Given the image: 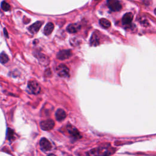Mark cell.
I'll list each match as a JSON object with an SVG mask.
<instances>
[{
    "label": "cell",
    "mask_w": 156,
    "mask_h": 156,
    "mask_svg": "<svg viewBox=\"0 0 156 156\" xmlns=\"http://www.w3.org/2000/svg\"><path fill=\"white\" fill-rule=\"evenodd\" d=\"M114 148H100L91 150L89 152L90 156H108L113 153Z\"/></svg>",
    "instance_id": "obj_1"
},
{
    "label": "cell",
    "mask_w": 156,
    "mask_h": 156,
    "mask_svg": "<svg viewBox=\"0 0 156 156\" xmlns=\"http://www.w3.org/2000/svg\"><path fill=\"white\" fill-rule=\"evenodd\" d=\"M27 88L30 93L37 95L40 92V87L36 81H30L27 84Z\"/></svg>",
    "instance_id": "obj_2"
},
{
    "label": "cell",
    "mask_w": 156,
    "mask_h": 156,
    "mask_svg": "<svg viewBox=\"0 0 156 156\" xmlns=\"http://www.w3.org/2000/svg\"><path fill=\"white\" fill-rule=\"evenodd\" d=\"M107 4L108 8L113 12L120 11L122 6L118 0H107Z\"/></svg>",
    "instance_id": "obj_3"
},
{
    "label": "cell",
    "mask_w": 156,
    "mask_h": 156,
    "mask_svg": "<svg viewBox=\"0 0 156 156\" xmlns=\"http://www.w3.org/2000/svg\"><path fill=\"white\" fill-rule=\"evenodd\" d=\"M56 73L57 74L63 77H68L70 76L69 69L64 64H60L56 68Z\"/></svg>",
    "instance_id": "obj_4"
},
{
    "label": "cell",
    "mask_w": 156,
    "mask_h": 156,
    "mask_svg": "<svg viewBox=\"0 0 156 156\" xmlns=\"http://www.w3.org/2000/svg\"><path fill=\"white\" fill-rule=\"evenodd\" d=\"M54 126V121L52 120H47L40 123V127L44 131L51 130Z\"/></svg>",
    "instance_id": "obj_5"
},
{
    "label": "cell",
    "mask_w": 156,
    "mask_h": 156,
    "mask_svg": "<svg viewBox=\"0 0 156 156\" xmlns=\"http://www.w3.org/2000/svg\"><path fill=\"white\" fill-rule=\"evenodd\" d=\"M72 56V53L71 50H62L58 53L57 54V58L59 60H65L70 58Z\"/></svg>",
    "instance_id": "obj_6"
},
{
    "label": "cell",
    "mask_w": 156,
    "mask_h": 156,
    "mask_svg": "<svg viewBox=\"0 0 156 156\" xmlns=\"http://www.w3.org/2000/svg\"><path fill=\"white\" fill-rule=\"evenodd\" d=\"M40 148L44 151H50L52 148V145L48 140L43 138L40 141Z\"/></svg>",
    "instance_id": "obj_7"
},
{
    "label": "cell",
    "mask_w": 156,
    "mask_h": 156,
    "mask_svg": "<svg viewBox=\"0 0 156 156\" xmlns=\"http://www.w3.org/2000/svg\"><path fill=\"white\" fill-rule=\"evenodd\" d=\"M133 14L131 12L126 13V14H124V16L123 17L122 19V23L124 25H130L133 20Z\"/></svg>",
    "instance_id": "obj_8"
},
{
    "label": "cell",
    "mask_w": 156,
    "mask_h": 156,
    "mask_svg": "<svg viewBox=\"0 0 156 156\" xmlns=\"http://www.w3.org/2000/svg\"><path fill=\"white\" fill-rule=\"evenodd\" d=\"M43 24V22H37L33 24L29 27V30L30 33L32 34H36L37 33L39 29H40L42 25Z\"/></svg>",
    "instance_id": "obj_9"
},
{
    "label": "cell",
    "mask_w": 156,
    "mask_h": 156,
    "mask_svg": "<svg viewBox=\"0 0 156 156\" xmlns=\"http://www.w3.org/2000/svg\"><path fill=\"white\" fill-rule=\"evenodd\" d=\"M67 130H68V132H69V134L73 137H75L76 138L81 137V135H80L79 131H78L75 127H74L71 125H68L67 126Z\"/></svg>",
    "instance_id": "obj_10"
},
{
    "label": "cell",
    "mask_w": 156,
    "mask_h": 156,
    "mask_svg": "<svg viewBox=\"0 0 156 156\" xmlns=\"http://www.w3.org/2000/svg\"><path fill=\"white\" fill-rule=\"evenodd\" d=\"M81 26L79 24L74 23V24L70 25L67 27V30L70 33H76L81 29Z\"/></svg>",
    "instance_id": "obj_11"
},
{
    "label": "cell",
    "mask_w": 156,
    "mask_h": 156,
    "mask_svg": "<svg viewBox=\"0 0 156 156\" xmlns=\"http://www.w3.org/2000/svg\"><path fill=\"white\" fill-rule=\"evenodd\" d=\"M100 39L99 37V35L98 34V33L95 32L93 33L90 39L91 46H98L100 44Z\"/></svg>",
    "instance_id": "obj_12"
},
{
    "label": "cell",
    "mask_w": 156,
    "mask_h": 156,
    "mask_svg": "<svg viewBox=\"0 0 156 156\" xmlns=\"http://www.w3.org/2000/svg\"><path fill=\"white\" fill-rule=\"evenodd\" d=\"M67 117V114L63 109L59 108L56 112V118L58 121L64 120Z\"/></svg>",
    "instance_id": "obj_13"
},
{
    "label": "cell",
    "mask_w": 156,
    "mask_h": 156,
    "mask_svg": "<svg viewBox=\"0 0 156 156\" xmlns=\"http://www.w3.org/2000/svg\"><path fill=\"white\" fill-rule=\"evenodd\" d=\"M37 58L39 59L40 64L44 66L48 65V64L50 63L49 59L42 54H39V57H37Z\"/></svg>",
    "instance_id": "obj_14"
},
{
    "label": "cell",
    "mask_w": 156,
    "mask_h": 156,
    "mask_svg": "<svg viewBox=\"0 0 156 156\" xmlns=\"http://www.w3.org/2000/svg\"><path fill=\"white\" fill-rule=\"evenodd\" d=\"M54 27V26L53 23H48L45 27V29H44L45 34L47 35V36L50 35L53 32Z\"/></svg>",
    "instance_id": "obj_15"
},
{
    "label": "cell",
    "mask_w": 156,
    "mask_h": 156,
    "mask_svg": "<svg viewBox=\"0 0 156 156\" xmlns=\"http://www.w3.org/2000/svg\"><path fill=\"white\" fill-rule=\"evenodd\" d=\"M100 24L101 26L104 28H108L110 27L111 26V23L110 21L105 19H101L100 20Z\"/></svg>",
    "instance_id": "obj_16"
},
{
    "label": "cell",
    "mask_w": 156,
    "mask_h": 156,
    "mask_svg": "<svg viewBox=\"0 0 156 156\" xmlns=\"http://www.w3.org/2000/svg\"><path fill=\"white\" fill-rule=\"evenodd\" d=\"M8 61H9V57H8V56L6 53L3 52L1 54V64H4L7 63Z\"/></svg>",
    "instance_id": "obj_17"
},
{
    "label": "cell",
    "mask_w": 156,
    "mask_h": 156,
    "mask_svg": "<svg viewBox=\"0 0 156 156\" xmlns=\"http://www.w3.org/2000/svg\"><path fill=\"white\" fill-rule=\"evenodd\" d=\"M1 8L4 11H8L10 9V6L7 2L3 1L1 3Z\"/></svg>",
    "instance_id": "obj_18"
},
{
    "label": "cell",
    "mask_w": 156,
    "mask_h": 156,
    "mask_svg": "<svg viewBox=\"0 0 156 156\" xmlns=\"http://www.w3.org/2000/svg\"><path fill=\"white\" fill-rule=\"evenodd\" d=\"M47 156H56V155H54V154H50V155H48Z\"/></svg>",
    "instance_id": "obj_19"
},
{
    "label": "cell",
    "mask_w": 156,
    "mask_h": 156,
    "mask_svg": "<svg viewBox=\"0 0 156 156\" xmlns=\"http://www.w3.org/2000/svg\"><path fill=\"white\" fill-rule=\"evenodd\" d=\"M154 13H155V14L156 15V8H155V10H154Z\"/></svg>",
    "instance_id": "obj_20"
},
{
    "label": "cell",
    "mask_w": 156,
    "mask_h": 156,
    "mask_svg": "<svg viewBox=\"0 0 156 156\" xmlns=\"http://www.w3.org/2000/svg\"><path fill=\"white\" fill-rule=\"evenodd\" d=\"M95 1H101V0H95Z\"/></svg>",
    "instance_id": "obj_21"
}]
</instances>
